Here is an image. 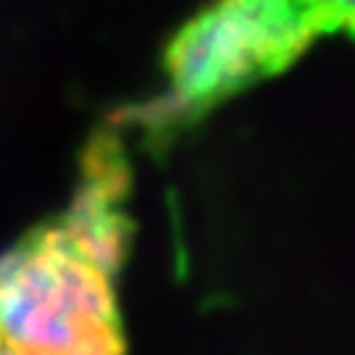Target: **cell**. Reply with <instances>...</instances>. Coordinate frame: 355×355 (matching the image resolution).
Returning a JSON list of instances; mask_svg holds the SVG:
<instances>
[{"mask_svg": "<svg viewBox=\"0 0 355 355\" xmlns=\"http://www.w3.org/2000/svg\"><path fill=\"white\" fill-rule=\"evenodd\" d=\"M327 35L308 0H211L166 48L171 92L158 114L198 116L284 71Z\"/></svg>", "mask_w": 355, "mask_h": 355, "instance_id": "cell-2", "label": "cell"}, {"mask_svg": "<svg viewBox=\"0 0 355 355\" xmlns=\"http://www.w3.org/2000/svg\"><path fill=\"white\" fill-rule=\"evenodd\" d=\"M114 271L55 218L0 255V353H121Z\"/></svg>", "mask_w": 355, "mask_h": 355, "instance_id": "cell-1", "label": "cell"}, {"mask_svg": "<svg viewBox=\"0 0 355 355\" xmlns=\"http://www.w3.org/2000/svg\"><path fill=\"white\" fill-rule=\"evenodd\" d=\"M308 6L316 11L327 35L345 29L355 37V0H308Z\"/></svg>", "mask_w": 355, "mask_h": 355, "instance_id": "cell-3", "label": "cell"}]
</instances>
